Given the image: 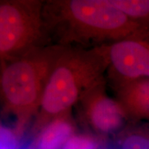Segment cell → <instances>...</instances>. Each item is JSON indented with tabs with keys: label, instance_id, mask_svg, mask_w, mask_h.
I'll list each match as a JSON object with an SVG mask.
<instances>
[{
	"label": "cell",
	"instance_id": "obj_9",
	"mask_svg": "<svg viewBox=\"0 0 149 149\" xmlns=\"http://www.w3.org/2000/svg\"><path fill=\"white\" fill-rule=\"evenodd\" d=\"M118 149H149V126L122 131L117 141Z\"/></svg>",
	"mask_w": 149,
	"mask_h": 149
},
{
	"label": "cell",
	"instance_id": "obj_3",
	"mask_svg": "<svg viewBox=\"0 0 149 149\" xmlns=\"http://www.w3.org/2000/svg\"><path fill=\"white\" fill-rule=\"evenodd\" d=\"M65 46L40 48L1 63L0 88L3 111L16 119L15 135H22L28 123L40 109L46 84Z\"/></svg>",
	"mask_w": 149,
	"mask_h": 149
},
{
	"label": "cell",
	"instance_id": "obj_6",
	"mask_svg": "<svg viewBox=\"0 0 149 149\" xmlns=\"http://www.w3.org/2000/svg\"><path fill=\"white\" fill-rule=\"evenodd\" d=\"M109 68L116 83L149 78V40L130 39L107 45Z\"/></svg>",
	"mask_w": 149,
	"mask_h": 149
},
{
	"label": "cell",
	"instance_id": "obj_1",
	"mask_svg": "<svg viewBox=\"0 0 149 149\" xmlns=\"http://www.w3.org/2000/svg\"><path fill=\"white\" fill-rule=\"evenodd\" d=\"M48 34L59 45L149 38L146 25L134 21L110 0H56L44 5Z\"/></svg>",
	"mask_w": 149,
	"mask_h": 149
},
{
	"label": "cell",
	"instance_id": "obj_11",
	"mask_svg": "<svg viewBox=\"0 0 149 149\" xmlns=\"http://www.w3.org/2000/svg\"><path fill=\"white\" fill-rule=\"evenodd\" d=\"M99 147L98 140L91 135L74 133L61 149H99Z\"/></svg>",
	"mask_w": 149,
	"mask_h": 149
},
{
	"label": "cell",
	"instance_id": "obj_8",
	"mask_svg": "<svg viewBox=\"0 0 149 149\" xmlns=\"http://www.w3.org/2000/svg\"><path fill=\"white\" fill-rule=\"evenodd\" d=\"M75 133L69 113L54 119L33 137L29 149H61Z\"/></svg>",
	"mask_w": 149,
	"mask_h": 149
},
{
	"label": "cell",
	"instance_id": "obj_10",
	"mask_svg": "<svg viewBox=\"0 0 149 149\" xmlns=\"http://www.w3.org/2000/svg\"><path fill=\"white\" fill-rule=\"evenodd\" d=\"M126 16L144 25L149 23V0H110Z\"/></svg>",
	"mask_w": 149,
	"mask_h": 149
},
{
	"label": "cell",
	"instance_id": "obj_7",
	"mask_svg": "<svg viewBox=\"0 0 149 149\" xmlns=\"http://www.w3.org/2000/svg\"><path fill=\"white\" fill-rule=\"evenodd\" d=\"M116 84L117 100L128 119L149 120V78Z\"/></svg>",
	"mask_w": 149,
	"mask_h": 149
},
{
	"label": "cell",
	"instance_id": "obj_5",
	"mask_svg": "<svg viewBox=\"0 0 149 149\" xmlns=\"http://www.w3.org/2000/svg\"><path fill=\"white\" fill-rule=\"evenodd\" d=\"M79 102L86 122L100 135L118 133L128 119L117 100L108 96L104 81L87 91Z\"/></svg>",
	"mask_w": 149,
	"mask_h": 149
},
{
	"label": "cell",
	"instance_id": "obj_4",
	"mask_svg": "<svg viewBox=\"0 0 149 149\" xmlns=\"http://www.w3.org/2000/svg\"><path fill=\"white\" fill-rule=\"evenodd\" d=\"M44 5L37 0L0 1L1 64L48 46Z\"/></svg>",
	"mask_w": 149,
	"mask_h": 149
},
{
	"label": "cell",
	"instance_id": "obj_2",
	"mask_svg": "<svg viewBox=\"0 0 149 149\" xmlns=\"http://www.w3.org/2000/svg\"><path fill=\"white\" fill-rule=\"evenodd\" d=\"M109 65L107 45L90 49L65 46L46 84L31 129L33 137L54 119L69 113L87 91L104 81Z\"/></svg>",
	"mask_w": 149,
	"mask_h": 149
}]
</instances>
